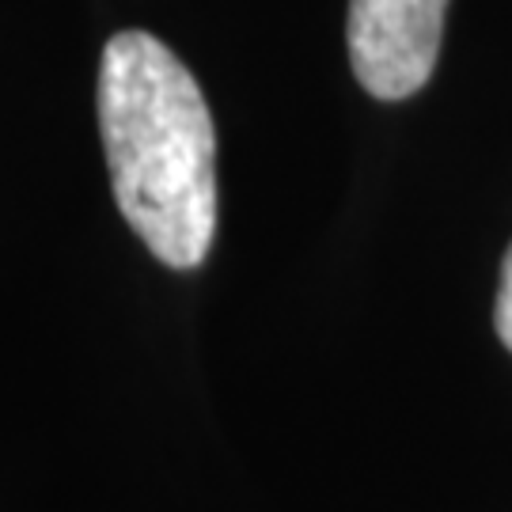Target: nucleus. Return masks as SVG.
I'll return each instance as SVG.
<instances>
[{
	"instance_id": "nucleus-1",
	"label": "nucleus",
	"mask_w": 512,
	"mask_h": 512,
	"mask_svg": "<svg viewBox=\"0 0 512 512\" xmlns=\"http://www.w3.org/2000/svg\"><path fill=\"white\" fill-rule=\"evenodd\" d=\"M99 129L129 228L164 266L194 270L217 232V137L198 80L156 35L107 42Z\"/></svg>"
},
{
	"instance_id": "nucleus-2",
	"label": "nucleus",
	"mask_w": 512,
	"mask_h": 512,
	"mask_svg": "<svg viewBox=\"0 0 512 512\" xmlns=\"http://www.w3.org/2000/svg\"><path fill=\"white\" fill-rule=\"evenodd\" d=\"M448 0H349V65L376 99H406L437 69Z\"/></svg>"
},
{
	"instance_id": "nucleus-3",
	"label": "nucleus",
	"mask_w": 512,
	"mask_h": 512,
	"mask_svg": "<svg viewBox=\"0 0 512 512\" xmlns=\"http://www.w3.org/2000/svg\"><path fill=\"white\" fill-rule=\"evenodd\" d=\"M494 327H497V338L512 349V247L505 251V262H501V289H497Z\"/></svg>"
}]
</instances>
